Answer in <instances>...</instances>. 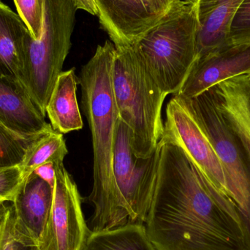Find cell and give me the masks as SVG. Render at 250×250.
I'll return each mask as SVG.
<instances>
[{
    "label": "cell",
    "instance_id": "cell-1",
    "mask_svg": "<svg viewBox=\"0 0 250 250\" xmlns=\"http://www.w3.org/2000/svg\"><path fill=\"white\" fill-rule=\"evenodd\" d=\"M155 186L145 223L155 250H247L240 211L207 186L182 148L159 141Z\"/></svg>",
    "mask_w": 250,
    "mask_h": 250
},
{
    "label": "cell",
    "instance_id": "cell-2",
    "mask_svg": "<svg viewBox=\"0 0 250 250\" xmlns=\"http://www.w3.org/2000/svg\"><path fill=\"white\" fill-rule=\"evenodd\" d=\"M115 52V45L110 41L98 45L79 77L82 109L89 123L93 148V187L89 197L94 207L91 231L127 225L114 172L119 121L113 89Z\"/></svg>",
    "mask_w": 250,
    "mask_h": 250
},
{
    "label": "cell",
    "instance_id": "cell-3",
    "mask_svg": "<svg viewBox=\"0 0 250 250\" xmlns=\"http://www.w3.org/2000/svg\"><path fill=\"white\" fill-rule=\"evenodd\" d=\"M113 89L119 119L132 133L134 154H154L164 131L162 109L167 96L156 83L135 45L115 47Z\"/></svg>",
    "mask_w": 250,
    "mask_h": 250
},
{
    "label": "cell",
    "instance_id": "cell-4",
    "mask_svg": "<svg viewBox=\"0 0 250 250\" xmlns=\"http://www.w3.org/2000/svg\"><path fill=\"white\" fill-rule=\"evenodd\" d=\"M196 0H180L136 43L147 68L163 92L179 93L197 59Z\"/></svg>",
    "mask_w": 250,
    "mask_h": 250
},
{
    "label": "cell",
    "instance_id": "cell-5",
    "mask_svg": "<svg viewBox=\"0 0 250 250\" xmlns=\"http://www.w3.org/2000/svg\"><path fill=\"white\" fill-rule=\"evenodd\" d=\"M43 21L38 39L27 40L23 54V83L45 117L46 106L71 47L77 10L73 0H42Z\"/></svg>",
    "mask_w": 250,
    "mask_h": 250
},
{
    "label": "cell",
    "instance_id": "cell-6",
    "mask_svg": "<svg viewBox=\"0 0 250 250\" xmlns=\"http://www.w3.org/2000/svg\"><path fill=\"white\" fill-rule=\"evenodd\" d=\"M179 98L202 128L220 159L226 175L229 196L242 214L247 250H250L249 154L223 117L211 88L190 99Z\"/></svg>",
    "mask_w": 250,
    "mask_h": 250
},
{
    "label": "cell",
    "instance_id": "cell-7",
    "mask_svg": "<svg viewBox=\"0 0 250 250\" xmlns=\"http://www.w3.org/2000/svg\"><path fill=\"white\" fill-rule=\"evenodd\" d=\"M159 151L138 158L134 154L132 133L119 119L116 132L114 172L127 224H145L155 186Z\"/></svg>",
    "mask_w": 250,
    "mask_h": 250
},
{
    "label": "cell",
    "instance_id": "cell-8",
    "mask_svg": "<svg viewBox=\"0 0 250 250\" xmlns=\"http://www.w3.org/2000/svg\"><path fill=\"white\" fill-rule=\"evenodd\" d=\"M160 140L180 146L205 185L229 198L226 175L214 147L178 97H173L167 104L164 131Z\"/></svg>",
    "mask_w": 250,
    "mask_h": 250
},
{
    "label": "cell",
    "instance_id": "cell-9",
    "mask_svg": "<svg viewBox=\"0 0 250 250\" xmlns=\"http://www.w3.org/2000/svg\"><path fill=\"white\" fill-rule=\"evenodd\" d=\"M52 208L38 244L39 250H82L91 230L82 211V198L64 164L55 165Z\"/></svg>",
    "mask_w": 250,
    "mask_h": 250
},
{
    "label": "cell",
    "instance_id": "cell-10",
    "mask_svg": "<svg viewBox=\"0 0 250 250\" xmlns=\"http://www.w3.org/2000/svg\"><path fill=\"white\" fill-rule=\"evenodd\" d=\"M100 23L115 47L136 43L180 0H95Z\"/></svg>",
    "mask_w": 250,
    "mask_h": 250
},
{
    "label": "cell",
    "instance_id": "cell-11",
    "mask_svg": "<svg viewBox=\"0 0 250 250\" xmlns=\"http://www.w3.org/2000/svg\"><path fill=\"white\" fill-rule=\"evenodd\" d=\"M250 73V43L229 44L195 60L175 96L190 99L220 82Z\"/></svg>",
    "mask_w": 250,
    "mask_h": 250
},
{
    "label": "cell",
    "instance_id": "cell-12",
    "mask_svg": "<svg viewBox=\"0 0 250 250\" xmlns=\"http://www.w3.org/2000/svg\"><path fill=\"white\" fill-rule=\"evenodd\" d=\"M54 188L32 173L22 183L13 200V231L18 243L38 247L48 222Z\"/></svg>",
    "mask_w": 250,
    "mask_h": 250
},
{
    "label": "cell",
    "instance_id": "cell-13",
    "mask_svg": "<svg viewBox=\"0 0 250 250\" xmlns=\"http://www.w3.org/2000/svg\"><path fill=\"white\" fill-rule=\"evenodd\" d=\"M23 86L0 78V123L20 136L35 138L52 130Z\"/></svg>",
    "mask_w": 250,
    "mask_h": 250
},
{
    "label": "cell",
    "instance_id": "cell-14",
    "mask_svg": "<svg viewBox=\"0 0 250 250\" xmlns=\"http://www.w3.org/2000/svg\"><path fill=\"white\" fill-rule=\"evenodd\" d=\"M197 59L229 45L232 20L244 0H196ZM196 59V60H197Z\"/></svg>",
    "mask_w": 250,
    "mask_h": 250
},
{
    "label": "cell",
    "instance_id": "cell-15",
    "mask_svg": "<svg viewBox=\"0 0 250 250\" xmlns=\"http://www.w3.org/2000/svg\"><path fill=\"white\" fill-rule=\"evenodd\" d=\"M30 36L19 14L0 1V78L23 88V54Z\"/></svg>",
    "mask_w": 250,
    "mask_h": 250
},
{
    "label": "cell",
    "instance_id": "cell-16",
    "mask_svg": "<svg viewBox=\"0 0 250 250\" xmlns=\"http://www.w3.org/2000/svg\"><path fill=\"white\" fill-rule=\"evenodd\" d=\"M223 117L237 135L250 157V81L242 75L211 87Z\"/></svg>",
    "mask_w": 250,
    "mask_h": 250
},
{
    "label": "cell",
    "instance_id": "cell-17",
    "mask_svg": "<svg viewBox=\"0 0 250 250\" xmlns=\"http://www.w3.org/2000/svg\"><path fill=\"white\" fill-rule=\"evenodd\" d=\"M79 77L76 69L62 72L46 106V114L54 130L62 134L80 130L83 123L78 104Z\"/></svg>",
    "mask_w": 250,
    "mask_h": 250
},
{
    "label": "cell",
    "instance_id": "cell-18",
    "mask_svg": "<svg viewBox=\"0 0 250 250\" xmlns=\"http://www.w3.org/2000/svg\"><path fill=\"white\" fill-rule=\"evenodd\" d=\"M82 250H155L144 224L91 231Z\"/></svg>",
    "mask_w": 250,
    "mask_h": 250
},
{
    "label": "cell",
    "instance_id": "cell-19",
    "mask_svg": "<svg viewBox=\"0 0 250 250\" xmlns=\"http://www.w3.org/2000/svg\"><path fill=\"white\" fill-rule=\"evenodd\" d=\"M67 153L63 134L52 129L40 135L28 146L21 163L23 182L41 165L47 163L62 164Z\"/></svg>",
    "mask_w": 250,
    "mask_h": 250
},
{
    "label": "cell",
    "instance_id": "cell-20",
    "mask_svg": "<svg viewBox=\"0 0 250 250\" xmlns=\"http://www.w3.org/2000/svg\"><path fill=\"white\" fill-rule=\"evenodd\" d=\"M35 138L20 136L0 123V167L21 164L28 146Z\"/></svg>",
    "mask_w": 250,
    "mask_h": 250
},
{
    "label": "cell",
    "instance_id": "cell-21",
    "mask_svg": "<svg viewBox=\"0 0 250 250\" xmlns=\"http://www.w3.org/2000/svg\"><path fill=\"white\" fill-rule=\"evenodd\" d=\"M18 14L27 26L34 39H38L43 21L42 0H13Z\"/></svg>",
    "mask_w": 250,
    "mask_h": 250
},
{
    "label": "cell",
    "instance_id": "cell-22",
    "mask_svg": "<svg viewBox=\"0 0 250 250\" xmlns=\"http://www.w3.org/2000/svg\"><path fill=\"white\" fill-rule=\"evenodd\" d=\"M250 43V0H244L232 20L229 44Z\"/></svg>",
    "mask_w": 250,
    "mask_h": 250
},
{
    "label": "cell",
    "instance_id": "cell-23",
    "mask_svg": "<svg viewBox=\"0 0 250 250\" xmlns=\"http://www.w3.org/2000/svg\"><path fill=\"white\" fill-rule=\"evenodd\" d=\"M22 183L20 164L0 167V201L13 202Z\"/></svg>",
    "mask_w": 250,
    "mask_h": 250
},
{
    "label": "cell",
    "instance_id": "cell-24",
    "mask_svg": "<svg viewBox=\"0 0 250 250\" xmlns=\"http://www.w3.org/2000/svg\"><path fill=\"white\" fill-rule=\"evenodd\" d=\"M19 245L13 235V211L10 207L0 231V250H18Z\"/></svg>",
    "mask_w": 250,
    "mask_h": 250
},
{
    "label": "cell",
    "instance_id": "cell-25",
    "mask_svg": "<svg viewBox=\"0 0 250 250\" xmlns=\"http://www.w3.org/2000/svg\"><path fill=\"white\" fill-rule=\"evenodd\" d=\"M34 174L41 178L48 184L51 188H54L56 179L55 165L53 163H47L37 167Z\"/></svg>",
    "mask_w": 250,
    "mask_h": 250
},
{
    "label": "cell",
    "instance_id": "cell-26",
    "mask_svg": "<svg viewBox=\"0 0 250 250\" xmlns=\"http://www.w3.org/2000/svg\"><path fill=\"white\" fill-rule=\"evenodd\" d=\"M76 8L84 10L92 15H98L95 0H73Z\"/></svg>",
    "mask_w": 250,
    "mask_h": 250
},
{
    "label": "cell",
    "instance_id": "cell-27",
    "mask_svg": "<svg viewBox=\"0 0 250 250\" xmlns=\"http://www.w3.org/2000/svg\"><path fill=\"white\" fill-rule=\"evenodd\" d=\"M10 208V206L6 205V202L0 201V231H1V227H2L6 214H7V211H8Z\"/></svg>",
    "mask_w": 250,
    "mask_h": 250
},
{
    "label": "cell",
    "instance_id": "cell-28",
    "mask_svg": "<svg viewBox=\"0 0 250 250\" xmlns=\"http://www.w3.org/2000/svg\"><path fill=\"white\" fill-rule=\"evenodd\" d=\"M18 250H39L37 247H25L20 245Z\"/></svg>",
    "mask_w": 250,
    "mask_h": 250
},
{
    "label": "cell",
    "instance_id": "cell-29",
    "mask_svg": "<svg viewBox=\"0 0 250 250\" xmlns=\"http://www.w3.org/2000/svg\"><path fill=\"white\" fill-rule=\"evenodd\" d=\"M248 75H249V78H250V74H248Z\"/></svg>",
    "mask_w": 250,
    "mask_h": 250
}]
</instances>
